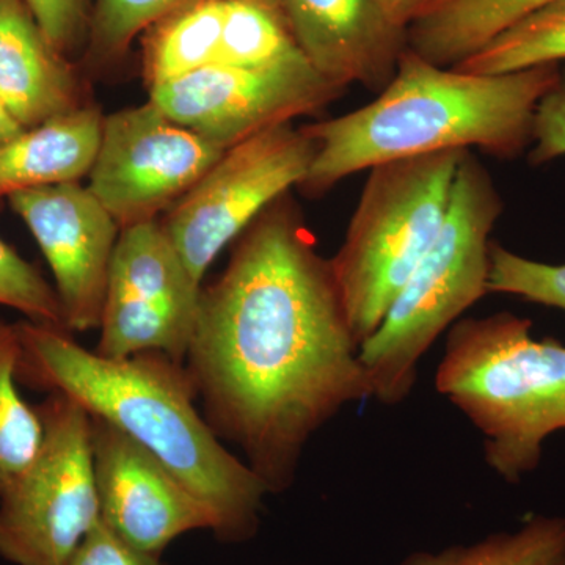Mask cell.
<instances>
[{"label":"cell","instance_id":"cell-1","mask_svg":"<svg viewBox=\"0 0 565 565\" xmlns=\"http://www.w3.org/2000/svg\"><path fill=\"white\" fill-rule=\"evenodd\" d=\"M185 360L212 430L243 449L269 493L292 484L321 427L370 399L332 263L286 195L203 289Z\"/></svg>","mask_w":565,"mask_h":565},{"label":"cell","instance_id":"cell-2","mask_svg":"<svg viewBox=\"0 0 565 565\" xmlns=\"http://www.w3.org/2000/svg\"><path fill=\"white\" fill-rule=\"evenodd\" d=\"M14 326L20 384L66 394L147 449L214 512L223 541L256 533L269 490L199 414L195 386L182 364L162 352L110 359L82 348L62 327L29 319Z\"/></svg>","mask_w":565,"mask_h":565},{"label":"cell","instance_id":"cell-3","mask_svg":"<svg viewBox=\"0 0 565 565\" xmlns=\"http://www.w3.org/2000/svg\"><path fill=\"white\" fill-rule=\"evenodd\" d=\"M561 65L503 74L444 68L405 47L392 81L366 106L303 126L316 141L299 188L321 196L338 182L396 159L481 150L515 159L530 150L535 110Z\"/></svg>","mask_w":565,"mask_h":565},{"label":"cell","instance_id":"cell-4","mask_svg":"<svg viewBox=\"0 0 565 565\" xmlns=\"http://www.w3.org/2000/svg\"><path fill=\"white\" fill-rule=\"evenodd\" d=\"M435 388L482 434L490 470L519 484L565 430V345L537 340L511 311L462 318L446 334Z\"/></svg>","mask_w":565,"mask_h":565},{"label":"cell","instance_id":"cell-5","mask_svg":"<svg viewBox=\"0 0 565 565\" xmlns=\"http://www.w3.org/2000/svg\"><path fill=\"white\" fill-rule=\"evenodd\" d=\"M503 210L489 170L473 151L465 152L433 243L384 321L360 345L371 397L379 403H404L414 392L426 352L489 294L490 236Z\"/></svg>","mask_w":565,"mask_h":565},{"label":"cell","instance_id":"cell-6","mask_svg":"<svg viewBox=\"0 0 565 565\" xmlns=\"http://www.w3.org/2000/svg\"><path fill=\"white\" fill-rule=\"evenodd\" d=\"M467 151L396 159L370 169L343 244L330 259L360 345L433 243Z\"/></svg>","mask_w":565,"mask_h":565},{"label":"cell","instance_id":"cell-7","mask_svg":"<svg viewBox=\"0 0 565 565\" xmlns=\"http://www.w3.org/2000/svg\"><path fill=\"white\" fill-rule=\"evenodd\" d=\"M43 440L0 498V557L14 565H68L102 520L92 416L66 394L36 405Z\"/></svg>","mask_w":565,"mask_h":565},{"label":"cell","instance_id":"cell-8","mask_svg":"<svg viewBox=\"0 0 565 565\" xmlns=\"http://www.w3.org/2000/svg\"><path fill=\"white\" fill-rule=\"evenodd\" d=\"M315 152L316 141L303 128L275 126L223 152L178 200L162 226L195 281L202 285L223 248L267 206L299 188Z\"/></svg>","mask_w":565,"mask_h":565},{"label":"cell","instance_id":"cell-9","mask_svg":"<svg viewBox=\"0 0 565 565\" xmlns=\"http://www.w3.org/2000/svg\"><path fill=\"white\" fill-rule=\"evenodd\" d=\"M202 291L162 223L154 218L121 230L95 352L110 359L162 352L184 364Z\"/></svg>","mask_w":565,"mask_h":565},{"label":"cell","instance_id":"cell-10","mask_svg":"<svg viewBox=\"0 0 565 565\" xmlns=\"http://www.w3.org/2000/svg\"><path fill=\"white\" fill-rule=\"evenodd\" d=\"M225 151L148 102L104 118L88 189L125 230L154 221L159 211L191 191Z\"/></svg>","mask_w":565,"mask_h":565},{"label":"cell","instance_id":"cell-11","mask_svg":"<svg viewBox=\"0 0 565 565\" xmlns=\"http://www.w3.org/2000/svg\"><path fill=\"white\" fill-rule=\"evenodd\" d=\"M308 62L247 70L211 65L150 87V102L178 125L230 150L343 96Z\"/></svg>","mask_w":565,"mask_h":565},{"label":"cell","instance_id":"cell-12","mask_svg":"<svg viewBox=\"0 0 565 565\" xmlns=\"http://www.w3.org/2000/svg\"><path fill=\"white\" fill-rule=\"evenodd\" d=\"M9 203L50 264L65 330L99 329L111 256L121 232L110 212L79 182L14 192Z\"/></svg>","mask_w":565,"mask_h":565},{"label":"cell","instance_id":"cell-13","mask_svg":"<svg viewBox=\"0 0 565 565\" xmlns=\"http://www.w3.org/2000/svg\"><path fill=\"white\" fill-rule=\"evenodd\" d=\"M92 444L103 522L128 544L159 556L178 535L217 531L214 512L117 427L92 416Z\"/></svg>","mask_w":565,"mask_h":565},{"label":"cell","instance_id":"cell-14","mask_svg":"<svg viewBox=\"0 0 565 565\" xmlns=\"http://www.w3.org/2000/svg\"><path fill=\"white\" fill-rule=\"evenodd\" d=\"M303 57L348 90L381 92L396 73L407 32L394 28L373 0H270Z\"/></svg>","mask_w":565,"mask_h":565},{"label":"cell","instance_id":"cell-15","mask_svg":"<svg viewBox=\"0 0 565 565\" xmlns=\"http://www.w3.org/2000/svg\"><path fill=\"white\" fill-rule=\"evenodd\" d=\"M73 71L25 0H0V99L25 129L79 107Z\"/></svg>","mask_w":565,"mask_h":565},{"label":"cell","instance_id":"cell-16","mask_svg":"<svg viewBox=\"0 0 565 565\" xmlns=\"http://www.w3.org/2000/svg\"><path fill=\"white\" fill-rule=\"evenodd\" d=\"M104 118L96 107L79 106L0 145V199L90 174Z\"/></svg>","mask_w":565,"mask_h":565},{"label":"cell","instance_id":"cell-17","mask_svg":"<svg viewBox=\"0 0 565 565\" xmlns=\"http://www.w3.org/2000/svg\"><path fill=\"white\" fill-rule=\"evenodd\" d=\"M559 0H448L407 31V47L427 62L455 68L501 33Z\"/></svg>","mask_w":565,"mask_h":565},{"label":"cell","instance_id":"cell-18","mask_svg":"<svg viewBox=\"0 0 565 565\" xmlns=\"http://www.w3.org/2000/svg\"><path fill=\"white\" fill-rule=\"evenodd\" d=\"M225 0H200L154 25L145 51V73L163 84L217 65Z\"/></svg>","mask_w":565,"mask_h":565},{"label":"cell","instance_id":"cell-19","mask_svg":"<svg viewBox=\"0 0 565 565\" xmlns=\"http://www.w3.org/2000/svg\"><path fill=\"white\" fill-rule=\"evenodd\" d=\"M399 565H565V516L534 515L519 530L440 552H414Z\"/></svg>","mask_w":565,"mask_h":565},{"label":"cell","instance_id":"cell-20","mask_svg":"<svg viewBox=\"0 0 565 565\" xmlns=\"http://www.w3.org/2000/svg\"><path fill=\"white\" fill-rule=\"evenodd\" d=\"M308 62L270 0H225L217 65L263 70Z\"/></svg>","mask_w":565,"mask_h":565},{"label":"cell","instance_id":"cell-21","mask_svg":"<svg viewBox=\"0 0 565 565\" xmlns=\"http://www.w3.org/2000/svg\"><path fill=\"white\" fill-rule=\"evenodd\" d=\"M20 353L17 326L0 321V498L29 467L43 440L39 408L18 390Z\"/></svg>","mask_w":565,"mask_h":565},{"label":"cell","instance_id":"cell-22","mask_svg":"<svg viewBox=\"0 0 565 565\" xmlns=\"http://www.w3.org/2000/svg\"><path fill=\"white\" fill-rule=\"evenodd\" d=\"M565 62V0L520 21L455 68L503 74Z\"/></svg>","mask_w":565,"mask_h":565},{"label":"cell","instance_id":"cell-23","mask_svg":"<svg viewBox=\"0 0 565 565\" xmlns=\"http://www.w3.org/2000/svg\"><path fill=\"white\" fill-rule=\"evenodd\" d=\"M200 0H95L92 52L98 61H111L128 51L132 40Z\"/></svg>","mask_w":565,"mask_h":565},{"label":"cell","instance_id":"cell-24","mask_svg":"<svg viewBox=\"0 0 565 565\" xmlns=\"http://www.w3.org/2000/svg\"><path fill=\"white\" fill-rule=\"evenodd\" d=\"M489 294H508L565 313V264L535 262L492 243Z\"/></svg>","mask_w":565,"mask_h":565},{"label":"cell","instance_id":"cell-25","mask_svg":"<svg viewBox=\"0 0 565 565\" xmlns=\"http://www.w3.org/2000/svg\"><path fill=\"white\" fill-rule=\"evenodd\" d=\"M0 305L20 311L32 322L62 327L57 292L31 263L0 239Z\"/></svg>","mask_w":565,"mask_h":565},{"label":"cell","instance_id":"cell-26","mask_svg":"<svg viewBox=\"0 0 565 565\" xmlns=\"http://www.w3.org/2000/svg\"><path fill=\"white\" fill-rule=\"evenodd\" d=\"M527 152L531 166H545L565 156V68L535 110L533 141Z\"/></svg>","mask_w":565,"mask_h":565},{"label":"cell","instance_id":"cell-27","mask_svg":"<svg viewBox=\"0 0 565 565\" xmlns=\"http://www.w3.org/2000/svg\"><path fill=\"white\" fill-rule=\"evenodd\" d=\"M36 24L58 54L79 43L88 21L90 0H25Z\"/></svg>","mask_w":565,"mask_h":565},{"label":"cell","instance_id":"cell-28","mask_svg":"<svg viewBox=\"0 0 565 565\" xmlns=\"http://www.w3.org/2000/svg\"><path fill=\"white\" fill-rule=\"evenodd\" d=\"M68 565H162L159 556L141 552L120 537L103 519L85 535Z\"/></svg>","mask_w":565,"mask_h":565},{"label":"cell","instance_id":"cell-29","mask_svg":"<svg viewBox=\"0 0 565 565\" xmlns=\"http://www.w3.org/2000/svg\"><path fill=\"white\" fill-rule=\"evenodd\" d=\"M373 2L390 24L407 32L411 25L429 17L448 0H373Z\"/></svg>","mask_w":565,"mask_h":565},{"label":"cell","instance_id":"cell-30","mask_svg":"<svg viewBox=\"0 0 565 565\" xmlns=\"http://www.w3.org/2000/svg\"><path fill=\"white\" fill-rule=\"evenodd\" d=\"M24 131V126L14 118L7 104L0 99V145L7 143Z\"/></svg>","mask_w":565,"mask_h":565}]
</instances>
